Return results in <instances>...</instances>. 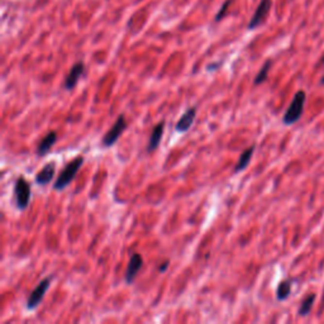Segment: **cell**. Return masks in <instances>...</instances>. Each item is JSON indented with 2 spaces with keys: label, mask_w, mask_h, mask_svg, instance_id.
Segmentation results:
<instances>
[{
  "label": "cell",
  "mask_w": 324,
  "mask_h": 324,
  "mask_svg": "<svg viewBox=\"0 0 324 324\" xmlns=\"http://www.w3.org/2000/svg\"><path fill=\"white\" fill-rule=\"evenodd\" d=\"M305 102H307V93L304 90H299L298 93L294 95L291 103L288 106L285 114L283 117V123L285 125H291L296 123L299 119L302 118L303 112H304Z\"/></svg>",
  "instance_id": "obj_1"
},
{
  "label": "cell",
  "mask_w": 324,
  "mask_h": 324,
  "mask_svg": "<svg viewBox=\"0 0 324 324\" xmlns=\"http://www.w3.org/2000/svg\"><path fill=\"white\" fill-rule=\"evenodd\" d=\"M83 156H79V157H76L75 160L71 161V162H68V164L65 166L64 170L61 171V173L58 175L55 183H53V189L64 190L65 188H68L71 184V181L75 179V176L77 175V172L80 170V167L83 166Z\"/></svg>",
  "instance_id": "obj_2"
},
{
  "label": "cell",
  "mask_w": 324,
  "mask_h": 324,
  "mask_svg": "<svg viewBox=\"0 0 324 324\" xmlns=\"http://www.w3.org/2000/svg\"><path fill=\"white\" fill-rule=\"evenodd\" d=\"M14 196H16L17 208L19 210H26L31 200V185L23 176L18 177L14 187Z\"/></svg>",
  "instance_id": "obj_3"
},
{
  "label": "cell",
  "mask_w": 324,
  "mask_h": 324,
  "mask_svg": "<svg viewBox=\"0 0 324 324\" xmlns=\"http://www.w3.org/2000/svg\"><path fill=\"white\" fill-rule=\"evenodd\" d=\"M125 129H127V120H125L124 114H120L114 122V124L112 125V128L106 132L104 137L102 138V146L103 147H112L113 145H116V142L118 141L119 137L122 136Z\"/></svg>",
  "instance_id": "obj_4"
},
{
  "label": "cell",
  "mask_w": 324,
  "mask_h": 324,
  "mask_svg": "<svg viewBox=\"0 0 324 324\" xmlns=\"http://www.w3.org/2000/svg\"><path fill=\"white\" fill-rule=\"evenodd\" d=\"M51 277H46L41 281V283L37 285L34 290H33L31 294H29L28 299H27V308L29 310H32V309H35L41 304V302L45 298V294L47 292V290L50 289V286H51Z\"/></svg>",
  "instance_id": "obj_5"
},
{
  "label": "cell",
  "mask_w": 324,
  "mask_h": 324,
  "mask_svg": "<svg viewBox=\"0 0 324 324\" xmlns=\"http://www.w3.org/2000/svg\"><path fill=\"white\" fill-rule=\"evenodd\" d=\"M271 5H273L271 0H261L257 9L255 10L254 16L251 18L250 23H248V29H256L257 27H260L266 20L270 9H271Z\"/></svg>",
  "instance_id": "obj_6"
},
{
  "label": "cell",
  "mask_w": 324,
  "mask_h": 324,
  "mask_svg": "<svg viewBox=\"0 0 324 324\" xmlns=\"http://www.w3.org/2000/svg\"><path fill=\"white\" fill-rule=\"evenodd\" d=\"M142 265H143V258H142L141 255L139 254L132 255L128 266H127V270H125V275H124L125 283L132 284L135 281L138 271L142 269Z\"/></svg>",
  "instance_id": "obj_7"
},
{
  "label": "cell",
  "mask_w": 324,
  "mask_h": 324,
  "mask_svg": "<svg viewBox=\"0 0 324 324\" xmlns=\"http://www.w3.org/2000/svg\"><path fill=\"white\" fill-rule=\"evenodd\" d=\"M84 71H85V65H84V62L81 61L76 62V64L71 68L70 72H68V75L66 76V79H65L64 83L65 89L66 90L74 89V87L76 86V84L79 83V79L83 76Z\"/></svg>",
  "instance_id": "obj_8"
},
{
  "label": "cell",
  "mask_w": 324,
  "mask_h": 324,
  "mask_svg": "<svg viewBox=\"0 0 324 324\" xmlns=\"http://www.w3.org/2000/svg\"><path fill=\"white\" fill-rule=\"evenodd\" d=\"M196 117V108L195 106H191L187 112L184 113L183 116L180 117L179 120H177L176 125H175V129L177 132H188L191 125H193L194 120H195Z\"/></svg>",
  "instance_id": "obj_9"
},
{
  "label": "cell",
  "mask_w": 324,
  "mask_h": 324,
  "mask_svg": "<svg viewBox=\"0 0 324 324\" xmlns=\"http://www.w3.org/2000/svg\"><path fill=\"white\" fill-rule=\"evenodd\" d=\"M165 131V120H161L158 124H156L153 127L151 132V136H150V139H148V145H147V152H153L156 148L160 146L161 138L164 136Z\"/></svg>",
  "instance_id": "obj_10"
},
{
  "label": "cell",
  "mask_w": 324,
  "mask_h": 324,
  "mask_svg": "<svg viewBox=\"0 0 324 324\" xmlns=\"http://www.w3.org/2000/svg\"><path fill=\"white\" fill-rule=\"evenodd\" d=\"M56 172V164L55 162H49L47 165L42 167L37 175H35V183L38 185H47L51 183V180L53 179Z\"/></svg>",
  "instance_id": "obj_11"
},
{
  "label": "cell",
  "mask_w": 324,
  "mask_h": 324,
  "mask_svg": "<svg viewBox=\"0 0 324 324\" xmlns=\"http://www.w3.org/2000/svg\"><path fill=\"white\" fill-rule=\"evenodd\" d=\"M56 141H57V135H56V132L51 131L39 142L38 147H37V154L38 156H46L50 152V150L55 146Z\"/></svg>",
  "instance_id": "obj_12"
},
{
  "label": "cell",
  "mask_w": 324,
  "mask_h": 324,
  "mask_svg": "<svg viewBox=\"0 0 324 324\" xmlns=\"http://www.w3.org/2000/svg\"><path fill=\"white\" fill-rule=\"evenodd\" d=\"M255 148H256L255 146H251L250 148H247V150H244V151L242 152L241 156H239V158H238L237 164H236L235 169H233V172L238 173L239 171H243L244 169L250 165L251 158H252V156H254Z\"/></svg>",
  "instance_id": "obj_13"
},
{
  "label": "cell",
  "mask_w": 324,
  "mask_h": 324,
  "mask_svg": "<svg viewBox=\"0 0 324 324\" xmlns=\"http://www.w3.org/2000/svg\"><path fill=\"white\" fill-rule=\"evenodd\" d=\"M290 292H291V281L289 280H284L279 284L277 289H276V299L280 302H284L289 298Z\"/></svg>",
  "instance_id": "obj_14"
},
{
  "label": "cell",
  "mask_w": 324,
  "mask_h": 324,
  "mask_svg": "<svg viewBox=\"0 0 324 324\" xmlns=\"http://www.w3.org/2000/svg\"><path fill=\"white\" fill-rule=\"evenodd\" d=\"M315 298H317L315 294H310V295H308L303 300L302 304H300V308L298 310V314L300 317H305V315H308L310 313L311 309H313V305H314Z\"/></svg>",
  "instance_id": "obj_15"
},
{
  "label": "cell",
  "mask_w": 324,
  "mask_h": 324,
  "mask_svg": "<svg viewBox=\"0 0 324 324\" xmlns=\"http://www.w3.org/2000/svg\"><path fill=\"white\" fill-rule=\"evenodd\" d=\"M271 66H273V61H271V60H267V61L263 64V66L261 68V70L258 71V74H257L256 77H255V81H254L255 85H261V84H263L267 80L269 71H270V68H271Z\"/></svg>",
  "instance_id": "obj_16"
},
{
  "label": "cell",
  "mask_w": 324,
  "mask_h": 324,
  "mask_svg": "<svg viewBox=\"0 0 324 324\" xmlns=\"http://www.w3.org/2000/svg\"><path fill=\"white\" fill-rule=\"evenodd\" d=\"M232 1H233V0H225L224 3H223V5L221 7V9H219L218 13H217V16H215L214 22H221V20L224 18L225 14H227V12H228V9H229V5H231Z\"/></svg>",
  "instance_id": "obj_17"
},
{
  "label": "cell",
  "mask_w": 324,
  "mask_h": 324,
  "mask_svg": "<svg viewBox=\"0 0 324 324\" xmlns=\"http://www.w3.org/2000/svg\"><path fill=\"white\" fill-rule=\"evenodd\" d=\"M167 266H169V262L166 261V262L164 263V266L161 265L160 269H158V271H160V273H165V271H166V269H167Z\"/></svg>",
  "instance_id": "obj_18"
},
{
  "label": "cell",
  "mask_w": 324,
  "mask_h": 324,
  "mask_svg": "<svg viewBox=\"0 0 324 324\" xmlns=\"http://www.w3.org/2000/svg\"><path fill=\"white\" fill-rule=\"evenodd\" d=\"M221 65H222V62H218V64H214V65H209L208 70H212V68L213 70H215V68H218Z\"/></svg>",
  "instance_id": "obj_19"
},
{
  "label": "cell",
  "mask_w": 324,
  "mask_h": 324,
  "mask_svg": "<svg viewBox=\"0 0 324 324\" xmlns=\"http://www.w3.org/2000/svg\"><path fill=\"white\" fill-rule=\"evenodd\" d=\"M321 85H324V76L322 77V80H321Z\"/></svg>",
  "instance_id": "obj_20"
},
{
  "label": "cell",
  "mask_w": 324,
  "mask_h": 324,
  "mask_svg": "<svg viewBox=\"0 0 324 324\" xmlns=\"http://www.w3.org/2000/svg\"><path fill=\"white\" fill-rule=\"evenodd\" d=\"M321 64L323 65V66H324V56H323V57H322V60H321Z\"/></svg>",
  "instance_id": "obj_21"
}]
</instances>
